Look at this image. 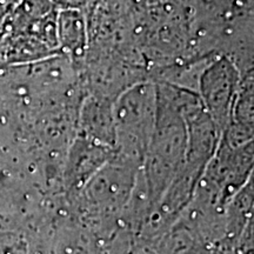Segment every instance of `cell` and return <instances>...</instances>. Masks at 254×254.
<instances>
[{
	"label": "cell",
	"instance_id": "5",
	"mask_svg": "<svg viewBox=\"0 0 254 254\" xmlns=\"http://www.w3.org/2000/svg\"><path fill=\"white\" fill-rule=\"evenodd\" d=\"M57 36L60 55L71 57V62L84 58L87 47V31L80 9L62 8L57 13Z\"/></svg>",
	"mask_w": 254,
	"mask_h": 254
},
{
	"label": "cell",
	"instance_id": "2",
	"mask_svg": "<svg viewBox=\"0 0 254 254\" xmlns=\"http://www.w3.org/2000/svg\"><path fill=\"white\" fill-rule=\"evenodd\" d=\"M114 155L138 168L142 166L150 146L157 116L154 81L132 85L114 100Z\"/></svg>",
	"mask_w": 254,
	"mask_h": 254
},
{
	"label": "cell",
	"instance_id": "3",
	"mask_svg": "<svg viewBox=\"0 0 254 254\" xmlns=\"http://www.w3.org/2000/svg\"><path fill=\"white\" fill-rule=\"evenodd\" d=\"M240 81V69L225 56L212 59L200 75L198 94L220 135L230 123Z\"/></svg>",
	"mask_w": 254,
	"mask_h": 254
},
{
	"label": "cell",
	"instance_id": "4",
	"mask_svg": "<svg viewBox=\"0 0 254 254\" xmlns=\"http://www.w3.org/2000/svg\"><path fill=\"white\" fill-rule=\"evenodd\" d=\"M113 103L106 98L92 94L82 100L79 112V135L114 150L116 128Z\"/></svg>",
	"mask_w": 254,
	"mask_h": 254
},
{
	"label": "cell",
	"instance_id": "1",
	"mask_svg": "<svg viewBox=\"0 0 254 254\" xmlns=\"http://www.w3.org/2000/svg\"><path fill=\"white\" fill-rule=\"evenodd\" d=\"M155 86L157 116L142 164V178L151 204L158 205L185 165L187 129L178 105L176 87L164 82H155Z\"/></svg>",
	"mask_w": 254,
	"mask_h": 254
}]
</instances>
